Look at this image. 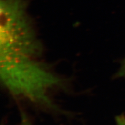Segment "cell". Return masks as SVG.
Here are the masks:
<instances>
[{
  "mask_svg": "<svg viewBox=\"0 0 125 125\" xmlns=\"http://www.w3.org/2000/svg\"><path fill=\"white\" fill-rule=\"evenodd\" d=\"M116 125H125V117L123 116L118 117L116 118Z\"/></svg>",
  "mask_w": 125,
  "mask_h": 125,
  "instance_id": "3957f363",
  "label": "cell"
},
{
  "mask_svg": "<svg viewBox=\"0 0 125 125\" xmlns=\"http://www.w3.org/2000/svg\"><path fill=\"white\" fill-rule=\"evenodd\" d=\"M25 0L0 2V78L16 97L54 107L51 93L63 82L42 59L40 43L28 17Z\"/></svg>",
  "mask_w": 125,
  "mask_h": 125,
  "instance_id": "6da1fadb",
  "label": "cell"
},
{
  "mask_svg": "<svg viewBox=\"0 0 125 125\" xmlns=\"http://www.w3.org/2000/svg\"><path fill=\"white\" fill-rule=\"evenodd\" d=\"M20 125H32L31 122L30 121L29 119L26 116V115H24V114H23L22 116H21V122H20Z\"/></svg>",
  "mask_w": 125,
  "mask_h": 125,
  "instance_id": "7a4b0ae2",
  "label": "cell"
}]
</instances>
